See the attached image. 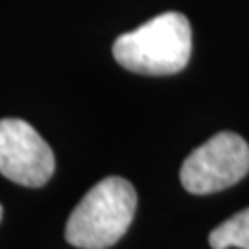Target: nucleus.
<instances>
[{"label":"nucleus","instance_id":"obj_1","mask_svg":"<svg viewBox=\"0 0 249 249\" xmlns=\"http://www.w3.org/2000/svg\"><path fill=\"white\" fill-rule=\"evenodd\" d=\"M192 53V28L185 15L168 11L120 36L113 55L120 67L144 76H170L187 67Z\"/></svg>","mask_w":249,"mask_h":249},{"label":"nucleus","instance_id":"obj_2","mask_svg":"<svg viewBox=\"0 0 249 249\" xmlns=\"http://www.w3.org/2000/svg\"><path fill=\"white\" fill-rule=\"evenodd\" d=\"M137 192L129 181L106 178L83 196L65 227L67 242L80 249H107L124 236L135 218Z\"/></svg>","mask_w":249,"mask_h":249},{"label":"nucleus","instance_id":"obj_3","mask_svg":"<svg viewBox=\"0 0 249 249\" xmlns=\"http://www.w3.org/2000/svg\"><path fill=\"white\" fill-rule=\"evenodd\" d=\"M249 172V146L240 135L222 131L188 155L179 179L190 194L205 196L236 185Z\"/></svg>","mask_w":249,"mask_h":249},{"label":"nucleus","instance_id":"obj_4","mask_svg":"<svg viewBox=\"0 0 249 249\" xmlns=\"http://www.w3.org/2000/svg\"><path fill=\"white\" fill-rule=\"evenodd\" d=\"M55 170L52 148L20 118L0 120V174L22 187H43Z\"/></svg>","mask_w":249,"mask_h":249},{"label":"nucleus","instance_id":"obj_5","mask_svg":"<svg viewBox=\"0 0 249 249\" xmlns=\"http://www.w3.org/2000/svg\"><path fill=\"white\" fill-rule=\"evenodd\" d=\"M209 244L213 249H249V207L211 231Z\"/></svg>","mask_w":249,"mask_h":249},{"label":"nucleus","instance_id":"obj_6","mask_svg":"<svg viewBox=\"0 0 249 249\" xmlns=\"http://www.w3.org/2000/svg\"><path fill=\"white\" fill-rule=\"evenodd\" d=\"M2 216H4V209H2V205H0V220H2Z\"/></svg>","mask_w":249,"mask_h":249}]
</instances>
